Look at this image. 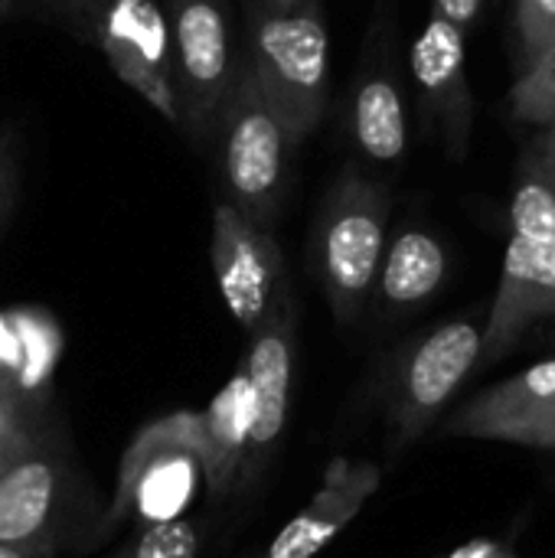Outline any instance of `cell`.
<instances>
[{
  "instance_id": "cell-1",
  "label": "cell",
  "mask_w": 555,
  "mask_h": 558,
  "mask_svg": "<svg viewBox=\"0 0 555 558\" xmlns=\"http://www.w3.org/2000/svg\"><path fill=\"white\" fill-rule=\"evenodd\" d=\"M543 320H555V193L527 157L510 199V239L481 340L478 373L514 353Z\"/></svg>"
},
{
  "instance_id": "cell-2",
  "label": "cell",
  "mask_w": 555,
  "mask_h": 558,
  "mask_svg": "<svg viewBox=\"0 0 555 558\" xmlns=\"http://www.w3.org/2000/svg\"><path fill=\"white\" fill-rule=\"evenodd\" d=\"M393 193L350 163L324 193L311 229V271L337 324L363 317L389 242Z\"/></svg>"
},
{
  "instance_id": "cell-3",
  "label": "cell",
  "mask_w": 555,
  "mask_h": 558,
  "mask_svg": "<svg viewBox=\"0 0 555 558\" xmlns=\"http://www.w3.org/2000/svg\"><path fill=\"white\" fill-rule=\"evenodd\" d=\"M242 65L301 147L321 128L330 101V33L321 0L291 13H249Z\"/></svg>"
},
{
  "instance_id": "cell-4",
  "label": "cell",
  "mask_w": 555,
  "mask_h": 558,
  "mask_svg": "<svg viewBox=\"0 0 555 558\" xmlns=\"http://www.w3.org/2000/svg\"><path fill=\"white\" fill-rule=\"evenodd\" d=\"M216 170L222 203L239 209L255 226L275 229L288 193V167L298 150L285 118L265 98L258 82L239 65L236 85L219 111Z\"/></svg>"
},
{
  "instance_id": "cell-5",
  "label": "cell",
  "mask_w": 555,
  "mask_h": 558,
  "mask_svg": "<svg viewBox=\"0 0 555 558\" xmlns=\"http://www.w3.org/2000/svg\"><path fill=\"white\" fill-rule=\"evenodd\" d=\"M484 327L474 320H445L406 343L383 386V418L389 454L409 451L445 412L455 392L478 373Z\"/></svg>"
},
{
  "instance_id": "cell-6",
  "label": "cell",
  "mask_w": 555,
  "mask_h": 558,
  "mask_svg": "<svg viewBox=\"0 0 555 558\" xmlns=\"http://www.w3.org/2000/svg\"><path fill=\"white\" fill-rule=\"evenodd\" d=\"M65 16L134 95L183 131L164 0H72Z\"/></svg>"
},
{
  "instance_id": "cell-7",
  "label": "cell",
  "mask_w": 555,
  "mask_h": 558,
  "mask_svg": "<svg viewBox=\"0 0 555 558\" xmlns=\"http://www.w3.org/2000/svg\"><path fill=\"white\" fill-rule=\"evenodd\" d=\"M164 7L183 131L206 144L242 65L232 7L229 0H164Z\"/></svg>"
},
{
  "instance_id": "cell-8",
  "label": "cell",
  "mask_w": 555,
  "mask_h": 558,
  "mask_svg": "<svg viewBox=\"0 0 555 558\" xmlns=\"http://www.w3.org/2000/svg\"><path fill=\"white\" fill-rule=\"evenodd\" d=\"M209 262L222 301L245 337L294 311L291 278L275 232L255 226L222 199L213 206Z\"/></svg>"
},
{
  "instance_id": "cell-9",
  "label": "cell",
  "mask_w": 555,
  "mask_h": 558,
  "mask_svg": "<svg viewBox=\"0 0 555 558\" xmlns=\"http://www.w3.org/2000/svg\"><path fill=\"white\" fill-rule=\"evenodd\" d=\"M72 497V468L56 422L0 471V543L52 553Z\"/></svg>"
},
{
  "instance_id": "cell-10",
  "label": "cell",
  "mask_w": 555,
  "mask_h": 558,
  "mask_svg": "<svg viewBox=\"0 0 555 558\" xmlns=\"http://www.w3.org/2000/svg\"><path fill=\"white\" fill-rule=\"evenodd\" d=\"M294 356H298L294 311L281 314L275 324L249 337V350L239 363L249 392V441H245L239 490H249L262 481L281 445L288 425L291 386H294Z\"/></svg>"
},
{
  "instance_id": "cell-11",
  "label": "cell",
  "mask_w": 555,
  "mask_h": 558,
  "mask_svg": "<svg viewBox=\"0 0 555 558\" xmlns=\"http://www.w3.org/2000/svg\"><path fill=\"white\" fill-rule=\"evenodd\" d=\"M412 78L422 98V111L435 128L448 157L464 160L474 137V92L468 78V33L448 23L438 10L412 39L409 52Z\"/></svg>"
},
{
  "instance_id": "cell-12",
  "label": "cell",
  "mask_w": 555,
  "mask_h": 558,
  "mask_svg": "<svg viewBox=\"0 0 555 558\" xmlns=\"http://www.w3.org/2000/svg\"><path fill=\"white\" fill-rule=\"evenodd\" d=\"M383 471L370 461H334L324 487L301 507V513L281 526L272 546L255 558H314L340 530H347L366 500L379 490Z\"/></svg>"
},
{
  "instance_id": "cell-13",
  "label": "cell",
  "mask_w": 555,
  "mask_h": 558,
  "mask_svg": "<svg viewBox=\"0 0 555 558\" xmlns=\"http://www.w3.org/2000/svg\"><path fill=\"white\" fill-rule=\"evenodd\" d=\"M347 134L366 163H402L409 150V114L399 75L386 59L366 62L357 72L347 101Z\"/></svg>"
},
{
  "instance_id": "cell-14",
  "label": "cell",
  "mask_w": 555,
  "mask_h": 558,
  "mask_svg": "<svg viewBox=\"0 0 555 558\" xmlns=\"http://www.w3.org/2000/svg\"><path fill=\"white\" fill-rule=\"evenodd\" d=\"M451 255L425 226H402L383 252L373 298L386 317H406L425 307L448 281Z\"/></svg>"
},
{
  "instance_id": "cell-15",
  "label": "cell",
  "mask_w": 555,
  "mask_h": 558,
  "mask_svg": "<svg viewBox=\"0 0 555 558\" xmlns=\"http://www.w3.org/2000/svg\"><path fill=\"white\" fill-rule=\"evenodd\" d=\"M555 405V360L536 363L484 392L468 399L448 422V438H481L500 441L510 428L530 422L533 415Z\"/></svg>"
},
{
  "instance_id": "cell-16",
  "label": "cell",
  "mask_w": 555,
  "mask_h": 558,
  "mask_svg": "<svg viewBox=\"0 0 555 558\" xmlns=\"http://www.w3.org/2000/svg\"><path fill=\"white\" fill-rule=\"evenodd\" d=\"M59 360V333L36 311L0 314V392L46 409V389Z\"/></svg>"
},
{
  "instance_id": "cell-17",
  "label": "cell",
  "mask_w": 555,
  "mask_h": 558,
  "mask_svg": "<svg viewBox=\"0 0 555 558\" xmlns=\"http://www.w3.org/2000/svg\"><path fill=\"white\" fill-rule=\"evenodd\" d=\"M177 454H193L200 461L203 454V418L200 412H170L150 425H144L131 445L124 448L121 468H118V484L114 497L108 507V523H121L131 517V497L144 471L154 477H164V468Z\"/></svg>"
},
{
  "instance_id": "cell-18",
  "label": "cell",
  "mask_w": 555,
  "mask_h": 558,
  "mask_svg": "<svg viewBox=\"0 0 555 558\" xmlns=\"http://www.w3.org/2000/svg\"><path fill=\"white\" fill-rule=\"evenodd\" d=\"M203 418V454H200V474L209 484L216 497H226L239 490V474L245 461V441H249V392L242 369L232 373V379L216 392Z\"/></svg>"
},
{
  "instance_id": "cell-19",
  "label": "cell",
  "mask_w": 555,
  "mask_h": 558,
  "mask_svg": "<svg viewBox=\"0 0 555 558\" xmlns=\"http://www.w3.org/2000/svg\"><path fill=\"white\" fill-rule=\"evenodd\" d=\"M514 118L543 128L555 118V39L527 65L510 88Z\"/></svg>"
},
{
  "instance_id": "cell-20",
  "label": "cell",
  "mask_w": 555,
  "mask_h": 558,
  "mask_svg": "<svg viewBox=\"0 0 555 558\" xmlns=\"http://www.w3.org/2000/svg\"><path fill=\"white\" fill-rule=\"evenodd\" d=\"M49 425H52L49 409L0 392V471L13 464L26 448H33Z\"/></svg>"
},
{
  "instance_id": "cell-21",
  "label": "cell",
  "mask_w": 555,
  "mask_h": 558,
  "mask_svg": "<svg viewBox=\"0 0 555 558\" xmlns=\"http://www.w3.org/2000/svg\"><path fill=\"white\" fill-rule=\"evenodd\" d=\"M200 533L190 520H164L144 526L108 558H196Z\"/></svg>"
},
{
  "instance_id": "cell-22",
  "label": "cell",
  "mask_w": 555,
  "mask_h": 558,
  "mask_svg": "<svg viewBox=\"0 0 555 558\" xmlns=\"http://www.w3.org/2000/svg\"><path fill=\"white\" fill-rule=\"evenodd\" d=\"M514 29H517L520 69H527L555 39V0H517Z\"/></svg>"
},
{
  "instance_id": "cell-23",
  "label": "cell",
  "mask_w": 555,
  "mask_h": 558,
  "mask_svg": "<svg viewBox=\"0 0 555 558\" xmlns=\"http://www.w3.org/2000/svg\"><path fill=\"white\" fill-rule=\"evenodd\" d=\"M23 180V131L16 124H0V232L16 206Z\"/></svg>"
},
{
  "instance_id": "cell-24",
  "label": "cell",
  "mask_w": 555,
  "mask_h": 558,
  "mask_svg": "<svg viewBox=\"0 0 555 558\" xmlns=\"http://www.w3.org/2000/svg\"><path fill=\"white\" fill-rule=\"evenodd\" d=\"M500 441L507 445H523V448H540V451H555V405L533 415L530 422L510 428Z\"/></svg>"
},
{
  "instance_id": "cell-25",
  "label": "cell",
  "mask_w": 555,
  "mask_h": 558,
  "mask_svg": "<svg viewBox=\"0 0 555 558\" xmlns=\"http://www.w3.org/2000/svg\"><path fill=\"white\" fill-rule=\"evenodd\" d=\"M484 0H432V10H438L448 23H455L461 33H471L481 20Z\"/></svg>"
},
{
  "instance_id": "cell-26",
  "label": "cell",
  "mask_w": 555,
  "mask_h": 558,
  "mask_svg": "<svg viewBox=\"0 0 555 558\" xmlns=\"http://www.w3.org/2000/svg\"><path fill=\"white\" fill-rule=\"evenodd\" d=\"M451 558H520L514 549L500 546V543H491V539H474L468 546H461Z\"/></svg>"
},
{
  "instance_id": "cell-27",
  "label": "cell",
  "mask_w": 555,
  "mask_h": 558,
  "mask_svg": "<svg viewBox=\"0 0 555 558\" xmlns=\"http://www.w3.org/2000/svg\"><path fill=\"white\" fill-rule=\"evenodd\" d=\"M307 3H317V0H242L245 16L249 13H291V10H301Z\"/></svg>"
},
{
  "instance_id": "cell-28",
  "label": "cell",
  "mask_w": 555,
  "mask_h": 558,
  "mask_svg": "<svg viewBox=\"0 0 555 558\" xmlns=\"http://www.w3.org/2000/svg\"><path fill=\"white\" fill-rule=\"evenodd\" d=\"M530 160L540 167V173L546 177V183L553 186L555 193V150H530Z\"/></svg>"
},
{
  "instance_id": "cell-29",
  "label": "cell",
  "mask_w": 555,
  "mask_h": 558,
  "mask_svg": "<svg viewBox=\"0 0 555 558\" xmlns=\"http://www.w3.org/2000/svg\"><path fill=\"white\" fill-rule=\"evenodd\" d=\"M0 558H56L52 553H39V549H20V546H3L0 543Z\"/></svg>"
},
{
  "instance_id": "cell-30",
  "label": "cell",
  "mask_w": 555,
  "mask_h": 558,
  "mask_svg": "<svg viewBox=\"0 0 555 558\" xmlns=\"http://www.w3.org/2000/svg\"><path fill=\"white\" fill-rule=\"evenodd\" d=\"M533 150H555V118L550 121V124H543V128H540V137H536Z\"/></svg>"
},
{
  "instance_id": "cell-31",
  "label": "cell",
  "mask_w": 555,
  "mask_h": 558,
  "mask_svg": "<svg viewBox=\"0 0 555 558\" xmlns=\"http://www.w3.org/2000/svg\"><path fill=\"white\" fill-rule=\"evenodd\" d=\"M49 3H56V7H59V10H62V13H65V7H69V3H72V0H49Z\"/></svg>"
},
{
  "instance_id": "cell-32",
  "label": "cell",
  "mask_w": 555,
  "mask_h": 558,
  "mask_svg": "<svg viewBox=\"0 0 555 558\" xmlns=\"http://www.w3.org/2000/svg\"><path fill=\"white\" fill-rule=\"evenodd\" d=\"M0 3H7V0H0Z\"/></svg>"
}]
</instances>
